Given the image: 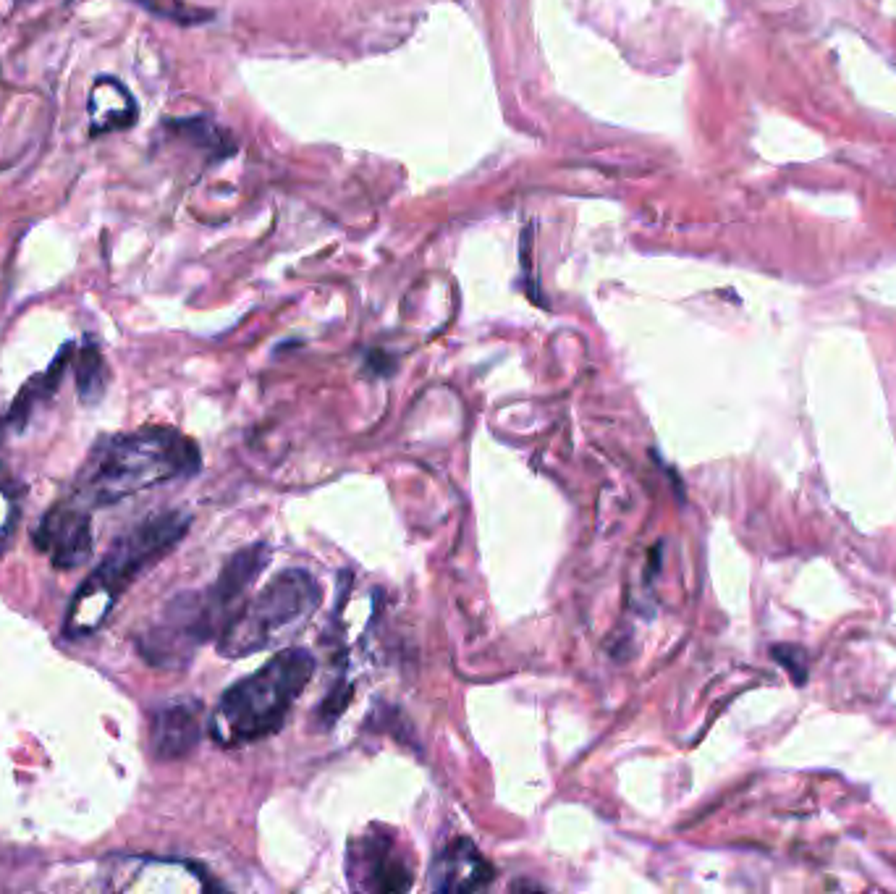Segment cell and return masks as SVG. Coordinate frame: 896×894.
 Returning a JSON list of instances; mask_svg holds the SVG:
<instances>
[{
    "label": "cell",
    "mask_w": 896,
    "mask_h": 894,
    "mask_svg": "<svg viewBox=\"0 0 896 894\" xmlns=\"http://www.w3.org/2000/svg\"><path fill=\"white\" fill-rule=\"evenodd\" d=\"M200 449L176 428H139L103 436L92 446L74 483L82 506H111L200 470Z\"/></svg>",
    "instance_id": "6da1fadb"
},
{
    "label": "cell",
    "mask_w": 896,
    "mask_h": 894,
    "mask_svg": "<svg viewBox=\"0 0 896 894\" xmlns=\"http://www.w3.org/2000/svg\"><path fill=\"white\" fill-rule=\"evenodd\" d=\"M268 562L270 548L265 543L247 546L228 559L210 588L173 598L145 635H139L142 659L152 666H184L205 640L221 638L226 624L242 609L244 593Z\"/></svg>",
    "instance_id": "7a4b0ae2"
},
{
    "label": "cell",
    "mask_w": 896,
    "mask_h": 894,
    "mask_svg": "<svg viewBox=\"0 0 896 894\" xmlns=\"http://www.w3.org/2000/svg\"><path fill=\"white\" fill-rule=\"evenodd\" d=\"M315 674V656L286 648L221 695L207 732L223 748H242L278 732Z\"/></svg>",
    "instance_id": "3957f363"
},
{
    "label": "cell",
    "mask_w": 896,
    "mask_h": 894,
    "mask_svg": "<svg viewBox=\"0 0 896 894\" xmlns=\"http://www.w3.org/2000/svg\"><path fill=\"white\" fill-rule=\"evenodd\" d=\"M189 514L163 512L152 514L150 520L139 522L134 530L121 535L103 564L87 577V583L71 601L69 617H66V635L82 638L95 632L108 619L111 609L129 590L145 569L160 562L168 551L179 546V541L189 530Z\"/></svg>",
    "instance_id": "277c9868"
},
{
    "label": "cell",
    "mask_w": 896,
    "mask_h": 894,
    "mask_svg": "<svg viewBox=\"0 0 896 894\" xmlns=\"http://www.w3.org/2000/svg\"><path fill=\"white\" fill-rule=\"evenodd\" d=\"M320 606V585L304 569H286L276 575L252 601L242 603L234 619L218 638V653L226 659H244L270 651L297 638L307 619Z\"/></svg>",
    "instance_id": "5b68a950"
},
{
    "label": "cell",
    "mask_w": 896,
    "mask_h": 894,
    "mask_svg": "<svg viewBox=\"0 0 896 894\" xmlns=\"http://www.w3.org/2000/svg\"><path fill=\"white\" fill-rule=\"evenodd\" d=\"M349 879L365 892H407L414 871L388 832H367L349 850Z\"/></svg>",
    "instance_id": "8992f818"
},
{
    "label": "cell",
    "mask_w": 896,
    "mask_h": 894,
    "mask_svg": "<svg viewBox=\"0 0 896 894\" xmlns=\"http://www.w3.org/2000/svg\"><path fill=\"white\" fill-rule=\"evenodd\" d=\"M42 554L50 556L56 569H74L92 554V525L87 506L79 501H63L42 517L35 533Z\"/></svg>",
    "instance_id": "52a82bcc"
},
{
    "label": "cell",
    "mask_w": 896,
    "mask_h": 894,
    "mask_svg": "<svg viewBox=\"0 0 896 894\" xmlns=\"http://www.w3.org/2000/svg\"><path fill=\"white\" fill-rule=\"evenodd\" d=\"M202 735V703L197 698H173L152 714L150 745L160 761L189 756Z\"/></svg>",
    "instance_id": "ba28073f"
},
{
    "label": "cell",
    "mask_w": 896,
    "mask_h": 894,
    "mask_svg": "<svg viewBox=\"0 0 896 894\" xmlns=\"http://www.w3.org/2000/svg\"><path fill=\"white\" fill-rule=\"evenodd\" d=\"M496 871L480 855L469 839H451L441 853L435 855L430 868V887L435 892H475L493 881Z\"/></svg>",
    "instance_id": "9c48e42d"
},
{
    "label": "cell",
    "mask_w": 896,
    "mask_h": 894,
    "mask_svg": "<svg viewBox=\"0 0 896 894\" xmlns=\"http://www.w3.org/2000/svg\"><path fill=\"white\" fill-rule=\"evenodd\" d=\"M92 134H111L129 129L137 121V103L116 77H97L87 100Z\"/></svg>",
    "instance_id": "30bf717a"
},
{
    "label": "cell",
    "mask_w": 896,
    "mask_h": 894,
    "mask_svg": "<svg viewBox=\"0 0 896 894\" xmlns=\"http://www.w3.org/2000/svg\"><path fill=\"white\" fill-rule=\"evenodd\" d=\"M71 349L74 347H71V344H66V347H63V352H58V357L48 368V373L37 375V378H32V381L24 386V391L19 394L16 404L11 407V423L19 425L21 428V425H24V420L29 417V412H32V407H35L37 402H42V399H48V396L58 389V383L63 381V373H66V368H69Z\"/></svg>",
    "instance_id": "8fae6325"
},
{
    "label": "cell",
    "mask_w": 896,
    "mask_h": 894,
    "mask_svg": "<svg viewBox=\"0 0 896 894\" xmlns=\"http://www.w3.org/2000/svg\"><path fill=\"white\" fill-rule=\"evenodd\" d=\"M105 386H108V370H105L103 354L97 352V347H84L79 352V360H76V389H79V399L87 404L97 402L105 394Z\"/></svg>",
    "instance_id": "7c38bea8"
},
{
    "label": "cell",
    "mask_w": 896,
    "mask_h": 894,
    "mask_svg": "<svg viewBox=\"0 0 896 894\" xmlns=\"http://www.w3.org/2000/svg\"><path fill=\"white\" fill-rule=\"evenodd\" d=\"M168 126H173V132L181 134V137H189L192 142H197V145L202 147H221V132H218L210 121H205V118L168 121Z\"/></svg>",
    "instance_id": "4fadbf2b"
},
{
    "label": "cell",
    "mask_w": 896,
    "mask_h": 894,
    "mask_svg": "<svg viewBox=\"0 0 896 894\" xmlns=\"http://www.w3.org/2000/svg\"><path fill=\"white\" fill-rule=\"evenodd\" d=\"M134 3H139V6H147V8H152V11H155V6H152V0H134Z\"/></svg>",
    "instance_id": "5bb4252c"
}]
</instances>
